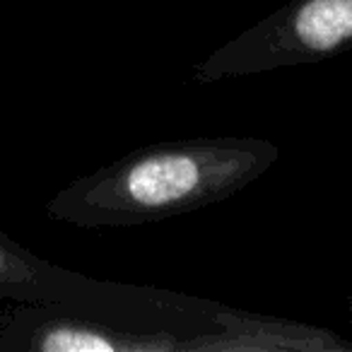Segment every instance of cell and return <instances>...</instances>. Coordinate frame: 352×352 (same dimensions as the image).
Returning a JSON list of instances; mask_svg holds the SVG:
<instances>
[{
  "instance_id": "6da1fadb",
  "label": "cell",
  "mask_w": 352,
  "mask_h": 352,
  "mask_svg": "<svg viewBox=\"0 0 352 352\" xmlns=\"http://www.w3.org/2000/svg\"><path fill=\"white\" fill-rule=\"evenodd\" d=\"M278 157V145L263 138L155 142L70 182L46 203V215L82 230L162 222L227 201Z\"/></svg>"
},
{
  "instance_id": "7a4b0ae2",
  "label": "cell",
  "mask_w": 352,
  "mask_h": 352,
  "mask_svg": "<svg viewBox=\"0 0 352 352\" xmlns=\"http://www.w3.org/2000/svg\"><path fill=\"white\" fill-rule=\"evenodd\" d=\"M347 51H352V0H289L212 51L191 70V80L196 85L220 82L323 63Z\"/></svg>"
},
{
  "instance_id": "3957f363",
  "label": "cell",
  "mask_w": 352,
  "mask_h": 352,
  "mask_svg": "<svg viewBox=\"0 0 352 352\" xmlns=\"http://www.w3.org/2000/svg\"><path fill=\"white\" fill-rule=\"evenodd\" d=\"M0 350L138 352L186 347L176 338L118 326L78 309L34 304V309H22L0 328Z\"/></svg>"
},
{
  "instance_id": "277c9868",
  "label": "cell",
  "mask_w": 352,
  "mask_h": 352,
  "mask_svg": "<svg viewBox=\"0 0 352 352\" xmlns=\"http://www.w3.org/2000/svg\"><path fill=\"white\" fill-rule=\"evenodd\" d=\"M118 292V283H102L49 263L0 230V299H17L32 307L56 304L107 316L116 307Z\"/></svg>"
},
{
  "instance_id": "5b68a950",
  "label": "cell",
  "mask_w": 352,
  "mask_h": 352,
  "mask_svg": "<svg viewBox=\"0 0 352 352\" xmlns=\"http://www.w3.org/2000/svg\"><path fill=\"white\" fill-rule=\"evenodd\" d=\"M350 182H352V176H350Z\"/></svg>"
}]
</instances>
